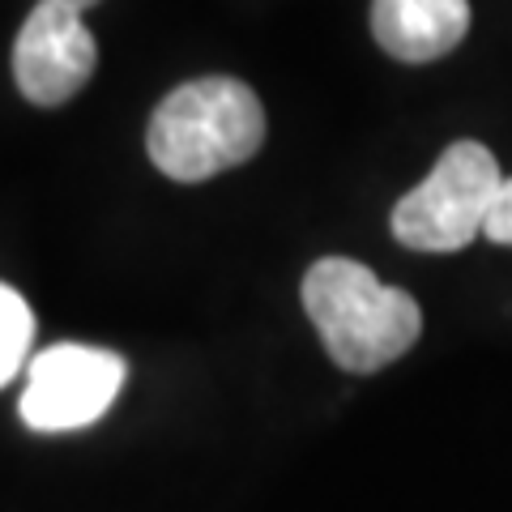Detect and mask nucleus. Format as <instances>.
Wrapping results in <instances>:
<instances>
[{
	"mask_svg": "<svg viewBox=\"0 0 512 512\" xmlns=\"http://www.w3.org/2000/svg\"><path fill=\"white\" fill-rule=\"evenodd\" d=\"M303 312L342 372L372 376L419 342L423 312L402 286H384L350 256H320L303 274Z\"/></svg>",
	"mask_w": 512,
	"mask_h": 512,
	"instance_id": "1",
	"label": "nucleus"
},
{
	"mask_svg": "<svg viewBox=\"0 0 512 512\" xmlns=\"http://www.w3.org/2000/svg\"><path fill=\"white\" fill-rule=\"evenodd\" d=\"M265 107L235 77H201L175 86L146 128L150 163L180 184H201L261 150Z\"/></svg>",
	"mask_w": 512,
	"mask_h": 512,
	"instance_id": "2",
	"label": "nucleus"
},
{
	"mask_svg": "<svg viewBox=\"0 0 512 512\" xmlns=\"http://www.w3.org/2000/svg\"><path fill=\"white\" fill-rule=\"evenodd\" d=\"M508 175L478 141H453L431 175L393 205V239L410 252H461L487 227Z\"/></svg>",
	"mask_w": 512,
	"mask_h": 512,
	"instance_id": "3",
	"label": "nucleus"
},
{
	"mask_svg": "<svg viewBox=\"0 0 512 512\" xmlns=\"http://www.w3.org/2000/svg\"><path fill=\"white\" fill-rule=\"evenodd\" d=\"M124 380H128V363L116 350L82 346V342L47 346L26 367L18 414L30 431H43V436L82 431L111 410Z\"/></svg>",
	"mask_w": 512,
	"mask_h": 512,
	"instance_id": "4",
	"label": "nucleus"
},
{
	"mask_svg": "<svg viewBox=\"0 0 512 512\" xmlns=\"http://www.w3.org/2000/svg\"><path fill=\"white\" fill-rule=\"evenodd\" d=\"M94 64H99V43L77 9L60 0H39L26 13L13 43V77L35 107L69 103L77 90H86Z\"/></svg>",
	"mask_w": 512,
	"mask_h": 512,
	"instance_id": "5",
	"label": "nucleus"
},
{
	"mask_svg": "<svg viewBox=\"0 0 512 512\" xmlns=\"http://www.w3.org/2000/svg\"><path fill=\"white\" fill-rule=\"evenodd\" d=\"M372 35L393 60L431 64L470 35V0H372Z\"/></svg>",
	"mask_w": 512,
	"mask_h": 512,
	"instance_id": "6",
	"label": "nucleus"
},
{
	"mask_svg": "<svg viewBox=\"0 0 512 512\" xmlns=\"http://www.w3.org/2000/svg\"><path fill=\"white\" fill-rule=\"evenodd\" d=\"M30 342H35V312L30 303L13 291L9 282H0V389L22 372Z\"/></svg>",
	"mask_w": 512,
	"mask_h": 512,
	"instance_id": "7",
	"label": "nucleus"
},
{
	"mask_svg": "<svg viewBox=\"0 0 512 512\" xmlns=\"http://www.w3.org/2000/svg\"><path fill=\"white\" fill-rule=\"evenodd\" d=\"M483 235L491 239V244L512 248V175L504 180L500 197H495V205H491V214H487V227H483Z\"/></svg>",
	"mask_w": 512,
	"mask_h": 512,
	"instance_id": "8",
	"label": "nucleus"
},
{
	"mask_svg": "<svg viewBox=\"0 0 512 512\" xmlns=\"http://www.w3.org/2000/svg\"><path fill=\"white\" fill-rule=\"evenodd\" d=\"M60 5H69V9H77V13H86L90 5H99V0H60Z\"/></svg>",
	"mask_w": 512,
	"mask_h": 512,
	"instance_id": "9",
	"label": "nucleus"
}]
</instances>
